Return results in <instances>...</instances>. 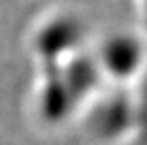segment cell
Listing matches in <instances>:
<instances>
[{"instance_id": "7a4b0ae2", "label": "cell", "mask_w": 147, "mask_h": 145, "mask_svg": "<svg viewBox=\"0 0 147 145\" xmlns=\"http://www.w3.org/2000/svg\"><path fill=\"white\" fill-rule=\"evenodd\" d=\"M95 60L102 74H107L116 81H128L142 70L145 49L137 35L119 32L100 42L95 49Z\"/></svg>"}, {"instance_id": "6da1fadb", "label": "cell", "mask_w": 147, "mask_h": 145, "mask_svg": "<svg viewBox=\"0 0 147 145\" xmlns=\"http://www.w3.org/2000/svg\"><path fill=\"white\" fill-rule=\"evenodd\" d=\"M88 28L84 19L70 9L42 14L30 28V47L40 63H58L84 51Z\"/></svg>"}, {"instance_id": "8992f818", "label": "cell", "mask_w": 147, "mask_h": 145, "mask_svg": "<svg viewBox=\"0 0 147 145\" xmlns=\"http://www.w3.org/2000/svg\"><path fill=\"white\" fill-rule=\"evenodd\" d=\"M137 9H138V16L142 19L144 32L147 33V0H137Z\"/></svg>"}, {"instance_id": "277c9868", "label": "cell", "mask_w": 147, "mask_h": 145, "mask_svg": "<svg viewBox=\"0 0 147 145\" xmlns=\"http://www.w3.org/2000/svg\"><path fill=\"white\" fill-rule=\"evenodd\" d=\"M40 112L49 122H58L74 110L77 100L63 77L60 63H42V84L39 93Z\"/></svg>"}, {"instance_id": "5b68a950", "label": "cell", "mask_w": 147, "mask_h": 145, "mask_svg": "<svg viewBox=\"0 0 147 145\" xmlns=\"http://www.w3.org/2000/svg\"><path fill=\"white\" fill-rule=\"evenodd\" d=\"M135 103V122L133 128H137L138 142L142 145H147V77L142 81L140 89Z\"/></svg>"}, {"instance_id": "3957f363", "label": "cell", "mask_w": 147, "mask_h": 145, "mask_svg": "<svg viewBox=\"0 0 147 145\" xmlns=\"http://www.w3.org/2000/svg\"><path fill=\"white\" fill-rule=\"evenodd\" d=\"M91 130L100 138H117L124 131L133 128L135 103L131 96L121 91L102 100L89 117Z\"/></svg>"}]
</instances>
